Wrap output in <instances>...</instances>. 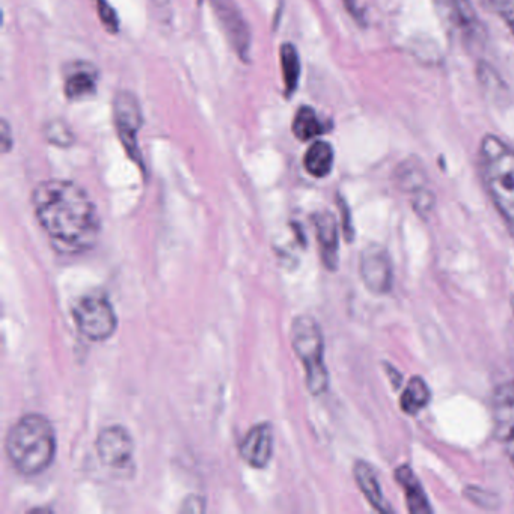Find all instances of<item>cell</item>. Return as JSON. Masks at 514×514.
I'll use <instances>...</instances> for the list:
<instances>
[{"mask_svg": "<svg viewBox=\"0 0 514 514\" xmlns=\"http://www.w3.org/2000/svg\"><path fill=\"white\" fill-rule=\"evenodd\" d=\"M480 169L487 193L514 237L513 148L496 136H484L480 145Z\"/></svg>", "mask_w": 514, "mask_h": 514, "instance_id": "3", "label": "cell"}, {"mask_svg": "<svg viewBox=\"0 0 514 514\" xmlns=\"http://www.w3.org/2000/svg\"><path fill=\"white\" fill-rule=\"evenodd\" d=\"M323 132H325V126L313 108L303 106L297 111L293 121V133L299 141H311L316 136L322 135Z\"/></svg>", "mask_w": 514, "mask_h": 514, "instance_id": "19", "label": "cell"}, {"mask_svg": "<svg viewBox=\"0 0 514 514\" xmlns=\"http://www.w3.org/2000/svg\"><path fill=\"white\" fill-rule=\"evenodd\" d=\"M5 450L20 474L26 477L43 474L55 460V430L43 415H25L8 432Z\"/></svg>", "mask_w": 514, "mask_h": 514, "instance_id": "2", "label": "cell"}, {"mask_svg": "<svg viewBox=\"0 0 514 514\" xmlns=\"http://www.w3.org/2000/svg\"><path fill=\"white\" fill-rule=\"evenodd\" d=\"M0 138H2V147H4V153H8L13 147V136H11V129L8 126L7 121H2V130H0Z\"/></svg>", "mask_w": 514, "mask_h": 514, "instance_id": "25", "label": "cell"}, {"mask_svg": "<svg viewBox=\"0 0 514 514\" xmlns=\"http://www.w3.org/2000/svg\"><path fill=\"white\" fill-rule=\"evenodd\" d=\"M73 319L77 329L89 341L109 340L118 328V317L111 300L103 294H88L74 305Z\"/></svg>", "mask_w": 514, "mask_h": 514, "instance_id": "5", "label": "cell"}, {"mask_svg": "<svg viewBox=\"0 0 514 514\" xmlns=\"http://www.w3.org/2000/svg\"><path fill=\"white\" fill-rule=\"evenodd\" d=\"M213 5L216 7V13L221 17L222 25L227 29L228 37L233 40V46L236 47L237 52L240 56L248 53L249 43V32L246 28V23L243 22L240 17L239 11L234 8V5L227 0H215Z\"/></svg>", "mask_w": 514, "mask_h": 514, "instance_id": "13", "label": "cell"}, {"mask_svg": "<svg viewBox=\"0 0 514 514\" xmlns=\"http://www.w3.org/2000/svg\"><path fill=\"white\" fill-rule=\"evenodd\" d=\"M281 65L285 89H287V95H291L296 91L300 79L299 53L293 44H284L281 47Z\"/></svg>", "mask_w": 514, "mask_h": 514, "instance_id": "20", "label": "cell"}, {"mask_svg": "<svg viewBox=\"0 0 514 514\" xmlns=\"http://www.w3.org/2000/svg\"><path fill=\"white\" fill-rule=\"evenodd\" d=\"M361 278L371 293L386 294L391 291L394 281L391 258L382 246L368 245L362 252Z\"/></svg>", "mask_w": 514, "mask_h": 514, "instance_id": "8", "label": "cell"}, {"mask_svg": "<svg viewBox=\"0 0 514 514\" xmlns=\"http://www.w3.org/2000/svg\"><path fill=\"white\" fill-rule=\"evenodd\" d=\"M398 483L406 490L407 505L412 513H432L429 499L421 487L420 481L415 478L414 472L409 466H401L397 471Z\"/></svg>", "mask_w": 514, "mask_h": 514, "instance_id": "17", "label": "cell"}, {"mask_svg": "<svg viewBox=\"0 0 514 514\" xmlns=\"http://www.w3.org/2000/svg\"><path fill=\"white\" fill-rule=\"evenodd\" d=\"M240 457L251 468L263 469L273 456V429L270 424L261 423L252 427L239 445Z\"/></svg>", "mask_w": 514, "mask_h": 514, "instance_id": "9", "label": "cell"}, {"mask_svg": "<svg viewBox=\"0 0 514 514\" xmlns=\"http://www.w3.org/2000/svg\"><path fill=\"white\" fill-rule=\"evenodd\" d=\"M303 166L313 177H328L334 168V150L331 144L325 141L314 142L303 157Z\"/></svg>", "mask_w": 514, "mask_h": 514, "instance_id": "16", "label": "cell"}, {"mask_svg": "<svg viewBox=\"0 0 514 514\" xmlns=\"http://www.w3.org/2000/svg\"><path fill=\"white\" fill-rule=\"evenodd\" d=\"M493 421L502 441L514 436V382L499 386L493 394Z\"/></svg>", "mask_w": 514, "mask_h": 514, "instance_id": "11", "label": "cell"}, {"mask_svg": "<svg viewBox=\"0 0 514 514\" xmlns=\"http://www.w3.org/2000/svg\"><path fill=\"white\" fill-rule=\"evenodd\" d=\"M95 448L101 462L114 469L130 466L135 453L132 436L121 426H111L101 430L95 439Z\"/></svg>", "mask_w": 514, "mask_h": 514, "instance_id": "7", "label": "cell"}, {"mask_svg": "<svg viewBox=\"0 0 514 514\" xmlns=\"http://www.w3.org/2000/svg\"><path fill=\"white\" fill-rule=\"evenodd\" d=\"M353 474H355V480L356 483H358L359 489L364 493L368 502H370L377 511L391 513V507H389L385 496H383L379 478H377V474L374 472V469L371 468V465H368L367 462H356L355 468H353Z\"/></svg>", "mask_w": 514, "mask_h": 514, "instance_id": "15", "label": "cell"}, {"mask_svg": "<svg viewBox=\"0 0 514 514\" xmlns=\"http://www.w3.org/2000/svg\"><path fill=\"white\" fill-rule=\"evenodd\" d=\"M314 224H316L323 263L328 269L335 270L338 264V243H340L337 221L331 213L326 212L314 216Z\"/></svg>", "mask_w": 514, "mask_h": 514, "instance_id": "12", "label": "cell"}, {"mask_svg": "<svg viewBox=\"0 0 514 514\" xmlns=\"http://www.w3.org/2000/svg\"><path fill=\"white\" fill-rule=\"evenodd\" d=\"M204 510V499L195 495H192L189 499H186V501L183 502V507L180 508V511H183V513H201V511Z\"/></svg>", "mask_w": 514, "mask_h": 514, "instance_id": "24", "label": "cell"}, {"mask_svg": "<svg viewBox=\"0 0 514 514\" xmlns=\"http://www.w3.org/2000/svg\"><path fill=\"white\" fill-rule=\"evenodd\" d=\"M505 442V450H507L508 457H510L511 462L514 463V436L513 438L507 439Z\"/></svg>", "mask_w": 514, "mask_h": 514, "instance_id": "26", "label": "cell"}, {"mask_svg": "<svg viewBox=\"0 0 514 514\" xmlns=\"http://www.w3.org/2000/svg\"><path fill=\"white\" fill-rule=\"evenodd\" d=\"M114 120L121 142L129 156L142 165L141 150H139L138 133L141 130L144 117L138 98L129 91L118 92L114 101Z\"/></svg>", "mask_w": 514, "mask_h": 514, "instance_id": "6", "label": "cell"}, {"mask_svg": "<svg viewBox=\"0 0 514 514\" xmlns=\"http://www.w3.org/2000/svg\"><path fill=\"white\" fill-rule=\"evenodd\" d=\"M430 389L421 377H412L401 395V409L409 415L420 414L429 404Z\"/></svg>", "mask_w": 514, "mask_h": 514, "instance_id": "18", "label": "cell"}, {"mask_svg": "<svg viewBox=\"0 0 514 514\" xmlns=\"http://www.w3.org/2000/svg\"><path fill=\"white\" fill-rule=\"evenodd\" d=\"M98 16H100L101 23L105 25L111 34H117L120 31V20H118L117 13L114 8L106 2V0H97Z\"/></svg>", "mask_w": 514, "mask_h": 514, "instance_id": "21", "label": "cell"}, {"mask_svg": "<svg viewBox=\"0 0 514 514\" xmlns=\"http://www.w3.org/2000/svg\"><path fill=\"white\" fill-rule=\"evenodd\" d=\"M435 5L439 16L454 31L463 35L477 34L480 23L469 0H435Z\"/></svg>", "mask_w": 514, "mask_h": 514, "instance_id": "10", "label": "cell"}, {"mask_svg": "<svg viewBox=\"0 0 514 514\" xmlns=\"http://www.w3.org/2000/svg\"><path fill=\"white\" fill-rule=\"evenodd\" d=\"M291 344L305 368L306 386L313 395H322L329 388V373L325 364V338L316 319L299 316L290 329Z\"/></svg>", "mask_w": 514, "mask_h": 514, "instance_id": "4", "label": "cell"}, {"mask_svg": "<svg viewBox=\"0 0 514 514\" xmlns=\"http://www.w3.org/2000/svg\"><path fill=\"white\" fill-rule=\"evenodd\" d=\"M32 205L41 228L65 254H82L94 248L101 221L94 201L79 184L47 180L32 193Z\"/></svg>", "mask_w": 514, "mask_h": 514, "instance_id": "1", "label": "cell"}, {"mask_svg": "<svg viewBox=\"0 0 514 514\" xmlns=\"http://www.w3.org/2000/svg\"><path fill=\"white\" fill-rule=\"evenodd\" d=\"M47 139L59 147H67L73 142V133L62 123H50L47 126Z\"/></svg>", "mask_w": 514, "mask_h": 514, "instance_id": "22", "label": "cell"}, {"mask_svg": "<svg viewBox=\"0 0 514 514\" xmlns=\"http://www.w3.org/2000/svg\"><path fill=\"white\" fill-rule=\"evenodd\" d=\"M487 2L514 35V0H487Z\"/></svg>", "mask_w": 514, "mask_h": 514, "instance_id": "23", "label": "cell"}, {"mask_svg": "<svg viewBox=\"0 0 514 514\" xmlns=\"http://www.w3.org/2000/svg\"><path fill=\"white\" fill-rule=\"evenodd\" d=\"M347 8H349V11H352V13H355V0H346Z\"/></svg>", "mask_w": 514, "mask_h": 514, "instance_id": "27", "label": "cell"}, {"mask_svg": "<svg viewBox=\"0 0 514 514\" xmlns=\"http://www.w3.org/2000/svg\"><path fill=\"white\" fill-rule=\"evenodd\" d=\"M97 71L89 64H76L65 76V95L68 100H85L95 94Z\"/></svg>", "mask_w": 514, "mask_h": 514, "instance_id": "14", "label": "cell"}]
</instances>
